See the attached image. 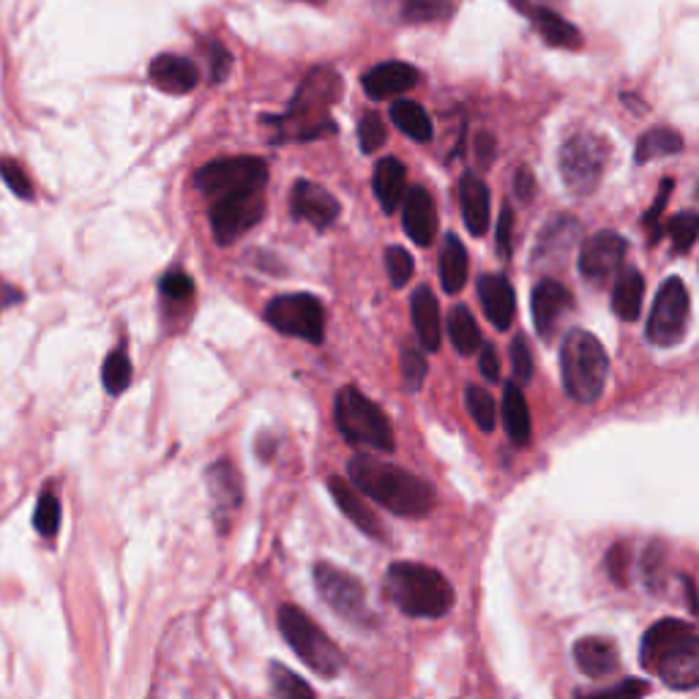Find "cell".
<instances>
[{"mask_svg": "<svg viewBox=\"0 0 699 699\" xmlns=\"http://www.w3.org/2000/svg\"><path fill=\"white\" fill-rule=\"evenodd\" d=\"M33 525L44 538L58 536V527H61V500L55 492H41L39 506H36V514H33Z\"/></svg>", "mask_w": 699, "mask_h": 699, "instance_id": "40", "label": "cell"}, {"mask_svg": "<svg viewBox=\"0 0 699 699\" xmlns=\"http://www.w3.org/2000/svg\"><path fill=\"white\" fill-rule=\"evenodd\" d=\"M290 208H293L295 219L312 224L317 230H323L328 224H334L339 219V200L328 192L325 186L312 181H295L293 194H290Z\"/></svg>", "mask_w": 699, "mask_h": 699, "instance_id": "15", "label": "cell"}, {"mask_svg": "<svg viewBox=\"0 0 699 699\" xmlns=\"http://www.w3.org/2000/svg\"><path fill=\"white\" fill-rule=\"evenodd\" d=\"M22 295H20V290H14L11 284H6V282H0V309H6V306H11V304H17L20 301Z\"/></svg>", "mask_w": 699, "mask_h": 699, "instance_id": "54", "label": "cell"}, {"mask_svg": "<svg viewBox=\"0 0 699 699\" xmlns=\"http://www.w3.org/2000/svg\"><path fill=\"white\" fill-rule=\"evenodd\" d=\"M312 577H315L320 598L334 609L339 618H345L353 626H372L375 623V615L366 604L364 585L350 571L331 566V563H317Z\"/></svg>", "mask_w": 699, "mask_h": 699, "instance_id": "11", "label": "cell"}, {"mask_svg": "<svg viewBox=\"0 0 699 699\" xmlns=\"http://www.w3.org/2000/svg\"><path fill=\"white\" fill-rule=\"evenodd\" d=\"M478 301L484 306V315L489 317V323L495 325L497 331H506L514 312H517V298H514V287L506 276L500 274H484L478 279Z\"/></svg>", "mask_w": 699, "mask_h": 699, "instance_id": "22", "label": "cell"}, {"mask_svg": "<svg viewBox=\"0 0 699 699\" xmlns=\"http://www.w3.org/2000/svg\"><path fill=\"white\" fill-rule=\"evenodd\" d=\"M211 63H213V69H211V77L216 82L219 80H224V74H227V69L233 66V58L227 55V50H222V47H216V44H211Z\"/></svg>", "mask_w": 699, "mask_h": 699, "instance_id": "51", "label": "cell"}, {"mask_svg": "<svg viewBox=\"0 0 699 699\" xmlns=\"http://www.w3.org/2000/svg\"><path fill=\"white\" fill-rule=\"evenodd\" d=\"M626 252H629V244L615 230H601V233L590 235L579 249V274L585 276V282L601 287L623 271Z\"/></svg>", "mask_w": 699, "mask_h": 699, "instance_id": "14", "label": "cell"}, {"mask_svg": "<svg viewBox=\"0 0 699 699\" xmlns=\"http://www.w3.org/2000/svg\"><path fill=\"white\" fill-rule=\"evenodd\" d=\"M519 9V14H525L527 20L536 25V31L541 33V39L552 44V47H563V50H577L582 47V36L568 20H563L558 11L547 9V6H536L530 0H511Z\"/></svg>", "mask_w": 699, "mask_h": 699, "instance_id": "20", "label": "cell"}, {"mask_svg": "<svg viewBox=\"0 0 699 699\" xmlns=\"http://www.w3.org/2000/svg\"><path fill=\"white\" fill-rule=\"evenodd\" d=\"M511 369H514V380L517 383H530V377H533V353H530V345L525 342V336H517L511 342Z\"/></svg>", "mask_w": 699, "mask_h": 699, "instance_id": "47", "label": "cell"}, {"mask_svg": "<svg viewBox=\"0 0 699 699\" xmlns=\"http://www.w3.org/2000/svg\"><path fill=\"white\" fill-rule=\"evenodd\" d=\"M265 323L279 334L304 339L309 345H320L325 339V309L315 295L290 293L279 295L265 306Z\"/></svg>", "mask_w": 699, "mask_h": 699, "instance_id": "10", "label": "cell"}, {"mask_svg": "<svg viewBox=\"0 0 699 699\" xmlns=\"http://www.w3.org/2000/svg\"><path fill=\"white\" fill-rule=\"evenodd\" d=\"M279 631H282L284 642L301 656L306 667L315 669L317 675L336 678L345 667V656H342L339 645L306 615L304 609L284 604L279 609Z\"/></svg>", "mask_w": 699, "mask_h": 699, "instance_id": "7", "label": "cell"}, {"mask_svg": "<svg viewBox=\"0 0 699 699\" xmlns=\"http://www.w3.org/2000/svg\"><path fill=\"white\" fill-rule=\"evenodd\" d=\"M405 208H402V224L410 241L418 246H429L437 235V208L432 194L424 186H410L405 194Z\"/></svg>", "mask_w": 699, "mask_h": 699, "instance_id": "17", "label": "cell"}, {"mask_svg": "<svg viewBox=\"0 0 699 699\" xmlns=\"http://www.w3.org/2000/svg\"><path fill=\"white\" fill-rule=\"evenodd\" d=\"M691 315V298L686 284L678 276H669L667 282L661 284L653 309L648 317V342L656 347H672L678 345L686 325H689Z\"/></svg>", "mask_w": 699, "mask_h": 699, "instance_id": "12", "label": "cell"}, {"mask_svg": "<svg viewBox=\"0 0 699 699\" xmlns=\"http://www.w3.org/2000/svg\"><path fill=\"white\" fill-rule=\"evenodd\" d=\"M467 249L456 235H446V244L440 252V284L448 295L462 293L467 282Z\"/></svg>", "mask_w": 699, "mask_h": 699, "instance_id": "32", "label": "cell"}, {"mask_svg": "<svg viewBox=\"0 0 699 699\" xmlns=\"http://www.w3.org/2000/svg\"><path fill=\"white\" fill-rule=\"evenodd\" d=\"M416 82L418 71L410 63H380L364 74V91L372 99H391V96H402L410 88H416Z\"/></svg>", "mask_w": 699, "mask_h": 699, "instance_id": "23", "label": "cell"}, {"mask_svg": "<svg viewBox=\"0 0 699 699\" xmlns=\"http://www.w3.org/2000/svg\"><path fill=\"white\" fill-rule=\"evenodd\" d=\"M151 82L164 93H192L200 82V69L194 66V61L183 58V55H173V52H162L151 61Z\"/></svg>", "mask_w": 699, "mask_h": 699, "instance_id": "21", "label": "cell"}, {"mask_svg": "<svg viewBox=\"0 0 699 699\" xmlns=\"http://www.w3.org/2000/svg\"><path fill=\"white\" fill-rule=\"evenodd\" d=\"M0 178L20 200H33V183L14 159H0Z\"/></svg>", "mask_w": 699, "mask_h": 699, "instance_id": "45", "label": "cell"}, {"mask_svg": "<svg viewBox=\"0 0 699 699\" xmlns=\"http://www.w3.org/2000/svg\"><path fill=\"white\" fill-rule=\"evenodd\" d=\"M579 222L560 216L555 222H549L544 227V233L538 238L536 246V265H558L563 263L566 252H571V246L577 241Z\"/></svg>", "mask_w": 699, "mask_h": 699, "instance_id": "28", "label": "cell"}, {"mask_svg": "<svg viewBox=\"0 0 699 699\" xmlns=\"http://www.w3.org/2000/svg\"><path fill=\"white\" fill-rule=\"evenodd\" d=\"M208 489H211L213 503L219 511H230V508L241 506V497H244V487H241V476L227 459H219L216 465L208 467Z\"/></svg>", "mask_w": 699, "mask_h": 699, "instance_id": "31", "label": "cell"}, {"mask_svg": "<svg viewBox=\"0 0 699 699\" xmlns=\"http://www.w3.org/2000/svg\"><path fill=\"white\" fill-rule=\"evenodd\" d=\"M497 249H500V257L511 260V252H514V208L511 205H503V213L497 219Z\"/></svg>", "mask_w": 699, "mask_h": 699, "instance_id": "48", "label": "cell"}, {"mask_svg": "<svg viewBox=\"0 0 699 699\" xmlns=\"http://www.w3.org/2000/svg\"><path fill=\"white\" fill-rule=\"evenodd\" d=\"M514 189H517V197L522 203H533L536 197V175L530 167H519L517 175H514Z\"/></svg>", "mask_w": 699, "mask_h": 699, "instance_id": "49", "label": "cell"}, {"mask_svg": "<svg viewBox=\"0 0 699 699\" xmlns=\"http://www.w3.org/2000/svg\"><path fill=\"white\" fill-rule=\"evenodd\" d=\"M102 380L107 394L112 396L123 394L129 388V383H132V361H129V353L123 347L107 355V361L102 366Z\"/></svg>", "mask_w": 699, "mask_h": 699, "instance_id": "36", "label": "cell"}, {"mask_svg": "<svg viewBox=\"0 0 699 699\" xmlns=\"http://www.w3.org/2000/svg\"><path fill=\"white\" fill-rule=\"evenodd\" d=\"M669 194H672V181H669V178H664V181H661L659 200H656V203L650 205V211L645 213V219H642V222H645V224H653V222H656V219H659L661 211H664V205H667Z\"/></svg>", "mask_w": 699, "mask_h": 699, "instance_id": "52", "label": "cell"}, {"mask_svg": "<svg viewBox=\"0 0 699 699\" xmlns=\"http://www.w3.org/2000/svg\"><path fill=\"white\" fill-rule=\"evenodd\" d=\"M159 293H162L167 301H175V304L189 301L194 295L192 276L186 274V271H170V274H164L162 282H159Z\"/></svg>", "mask_w": 699, "mask_h": 699, "instance_id": "44", "label": "cell"}, {"mask_svg": "<svg viewBox=\"0 0 699 699\" xmlns=\"http://www.w3.org/2000/svg\"><path fill=\"white\" fill-rule=\"evenodd\" d=\"M358 140H361V151L375 153L380 151L388 140V129H385L383 118L377 112H366L361 123H358Z\"/></svg>", "mask_w": 699, "mask_h": 699, "instance_id": "43", "label": "cell"}, {"mask_svg": "<svg viewBox=\"0 0 699 699\" xmlns=\"http://www.w3.org/2000/svg\"><path fill=\"white\" fill-rule=\"evenodd\" d=\"M268 181V164L254 156H233V159H216L203 164L194 173L197 192L208 194L213 200L233 197V194L263 192Z\"/></svg>", "mask_w": 699, "mask_h": 699, "instance_id": "9", "label": "cell"}, {"mask_svg": "<svg viewBox=\"0 0 699 699\" xmlns=\"http://www.w3.org/2000/svg\"><path fill=\"white\" fill-rule=\"evenodd\" d=\"M301 3H323V0H301Z\"/></svg>", "mask_w": 699, "mask_h": 699, "instance_id": "55", "label": "cell"}, {"mask_svg": "<svg viewBox=\"0 0 699 699\" xmlns=\"http://www.w3.org/2000/svg\"><path fill=\"white\" fill-rule=\"evenodd\" d=\"M650 691V683L639 678H626L609 686V689H596V691H577V699H642Z\"/></svg>", "mask_w": 699, "mask_h": 699, "instance_id": "41", "label": "cell"}, {"mask_svg": "<svg viewBox=\"0 0 699 699\" xmlns=\"http://www.w3.org/2000/svg\"><path fill=\"white\" fill-rule=\"evenodd\" d=\"M265 200L263 192L252 194H233V197H222L213 200L211 208V230L216 244H233L238 238H244L254 224L263 219Z\"/></svg>", "mask_w": 699, "mask_h": 699, "instance_id": "13", "label": "cell"}, {"mask_svg": "<svg viewBox=\"0 0 699 699\" xmlns=\"http://www.w3.org/2000/svg\"><path fill=\"white\" fill-rule=\"evenodd\" d=\"M410 312H413V328H416L418 342L435 353L440 350V342H443V331H440V304H437V295L429 290V287H418L413 298H410Z\"/></svg>", "mask_w": 699, "mask_h": 699, "instance_id": "25", "label": "cell"}, {"mask_svg": "<svg viewBox=\"0 0 699 699\" xmlns=\"http://www.w3.org/2000/svg\"><path fill=\"white\" fill-rule=\"evenodd\" d=\"M683 148V137L669 126H653L637 140V151L634 159L637 164H648L650 159H661V156H672Z\"/></svg>", "mask_w": 699, "mask_h": 699, "instance_id": "34", "label": "cell"}, {"mask_svg": "<svg viewBox=\"0 0 699 699\" xmlns=\"http://www.w3.org/2000/svg\"><path fill=\"white\" fill-rule=\"evenodd\" d=\"M448 336L454 342L456 353L473 355L481 347V328L467 306H454L448 312Z\"/></svg>", "mask_w": 699, "mask_h": 699, "instance_id": "35", "label": "cell"}, {"mask_svg": "<svg viewBox=\"0 0 699 699\" xmlns=\"http://www.w3.org/2000/svg\"><path fill=\"white\" fill-rule=\"evenodd\" d=\"M571 293L558 279H544L533 290V323L541 339H552L558 334L563 315L571 309Z\"/></svg>", "mask_w": 699, "mask_h": 699, "instance_id": "16", "label": "cell"}, {"mask_svg": "<svg viewBox=\"0 0 699 699\" xmlns=\"http://www.w3.org/2000/svg\"><path fill=\"white\" fill-rule=\"evenodd\" d=\"M347 476L361 495L372 497L396 517L418 519L435 508L437 497L429 481L375 456H353L347 465Z\"/></svg>", "mask_w": 699, "mask_h": 699, "instance_id": "1", "label": "cell"}, {"mask_svg": "<svg viewBox=\"0 0 699 699\" xmlns=\"http://www.w3.org/2000/svg\"><path fill=\"white\" fill-rule=\"evenodd\" d=\"M574 661L582 675H588L593 680L609 678L620 669V653L618 645L609 637L601 634H590L574 642Z\"/></svg>", "mask_w": 699, "mask_h": 699, "instance_id": "19", "label": "cell"}, {"mask_svg": "<svg viewBox=\"0 0 699 699\" xmlns=\"http://www.w3.org/2000/svg\"><path fill=\"white\" fill-rule=\"evenodd\" d=\"M478 369H481V375L487 377L489 383H497V380H500V361H497L495 347L481 345V355H478Z\"/></svg>", "mask_w": 699, "mask_h": 699, "instance_id": "50", "label": "cell"}, {"mask_svg": "<svg viewBox=\"0 0 699 699\" xmlns=\"http://www.w3.org/2000/svg\"><path fill=\"white\" fill-rule=\"evenodd\" d=\"M459 203L462 219L473 235H484L489 230V189L478 175L465 173L459 181Z\"/></svg>", "mask_w": 699, "mask_h": 699, "instance_id": "26", "label": "cell"}, {"mask_svg": "<svg viewBox=\"0 0 699 699\" xmlns=\"http://www.w3.org/2000/svg\"><path fill=\"white\" fill-rule=\"evenodd\" d=\"M667 233L672 238V249L686 254L699 238V213H680L675 219H669Z\"/></svg>", "mask_w": 699, "mask_h": 699, "instance_id": "39", "label": "cell"}, {"mask_svg": "<svg viewBox=\"0 0 699 699\" xmlns=\"http://www.w3.org/2000/svg\"><path fill=\"white\" fill-rule=\"evenodd\" d=\"M402 380H405L407 391H418L426 380V358L421 350L407 347L402 350Z\"/></svg>", "mask_w": 699, "mask_h": 699, "instance_id": "46", "label": "cell"}, {"mask_svg": "<svg viewBox=\"0 0 699 699\" xmlns=\"http://www.w3.org/2000/svg\"><path fill=\"white\" fill-rule=\"evenodd\" d=\"M372 186H375V197L380 208L385 213H394L407 194V170L405 164L394 159V156H385L383 162H377L375 178H372Z\"/></svg>", "mask_w": 699, "mask_h": 699, "instance_id": "27", "label": "cell"}, {"mask_svg": "<svg viewBox=\"0 0 699 699\" xmlns=\"http://www.w3.org/2000/svg\"><path fill=\"white\" fill-rule=\"evenodd\" d=\"M465 402H467V413L473 416L478 429H481V432H492L497 424V407H495V399L489 396V391H484L481 385H467Z\"/></svg>", "mask_w": 699, "mask_h": 699, "instance_id": "37", "label": "cell"}, {"mask_svg": "<svg viewBox=\"0 0 699 699\" xmlns=\"http://www.w3.org/2000/svg\"><path fill=\"white\" fill-rule=\"evenodd\" d=\"M385 590L407 618H443L454 607V588L437 568L424 563H391Z\"/></svg>", "mask_w": 699, "mask_h": 699, "instance_id": "4", "label": "cell"}, {"mask_svg": "<svg viewBox=\"0 0 699 699\" xmlns=\"http://www.w3.org/2000/svg\"><path fill=\"white\" fill-rule=\"evenodd\" d=\"M560 375L566 394L579 405H593L609 375V358L596 336L582 328L568 331L560 345Z\"/></svg>", "mask_w": 699, "mask_h": 699, "instance_id": "5", "label": "cell"}, {"mask_svg": "<svg viewBox=\"0 0 699 699\" xmlns=\"http://www.w3.org/2000/svg\"><path fill=\"white\" fill-rule=\"evenodd\" d=\"M642 298H645V279L637 268H623L615 276V287H612V309L620 320H637L639 309H642Z\"/></svg>", "mask_w": 699, "mask_h": 699, "instance_id": "30", "label": "cell"}, {"mask_svg": "<svg viewBox=\"0 0 699 699\" xmlns=\"http://www.w3.org/2000/svg\"><path fill=\"white\" fill-rule=\"evenodd\" d=\"M385 271H388V279L394 287H405L410 282V276L416 271V263L410 252H405L402 246H388L385 249Z\"/></svg>", "mask_w": 699, "mask_h": 699, "instance_id": "42", "label": "cell"}, {"mask_svg": "<svg viewBox=\"0 0 699 699\" xmlns=\"http://www.w3.org/2000/svg\"><path fill=\"white\" fill-rule=\"evenodd\" d=\"M334 418L347 443L375 448V451H383V454H391V451H394L396 440L391 421H388V416H385L383 410H380L369 396L361 394L358 388H350V385H347V388H342V391L336 394Z\"/></svg>", "mask_w": 699, "mask_h": 699, "instance_id": "6", "label": "cell"}, {"mask_svg": "<svg viewBox=\"0 0 699 699\" xmlns=\"http://www.w3.org/2000/svg\"><path fill=\"white\" fill-rule=\"evenodd\" d=\"M328 489H331V497H334V503L339 506V511H342V514H345V517L350 519L361 533H366L369 538H377V541H383L385 530L383 525H380V519H377L372 506L366 503L364 495H361L353 484H347L345 478L331 476L328 478Z\"/></svg>", "mask_w": 699, "mask_h": 699, "instance_id": "18", "label": "cell"}, {"mask_svg": "<svg viewBox=\"0 0 699 699\" xmlns=\"http://www.w3.org/2000/svg\"><path fill=\"white\" fill-rule=\"evenodd\" d=\"M503 426L514 446H527L533 437V421H530V407L517 383H506L503 388Z\"/></svg>", "mask_w": 699, "mask_h": 699, "instance_id": "29", "label": "cell"}, {"mask_svg": "<svg viewBox=\"0 0 699 699\" xmlns=\"http://www.w3.org/2000/svg\"><path fill=\"white\" fill-rule=\"evenodd\" d=\"M607 162L609 142L601 134L579 132L560 145V178L566 183L568 192L579 194V197L596 192L598 183L604 178V170H607Z\"/></svg>", "mask_w": 699, "mask_h": 699, "instance_id": "8", "label": "cell"}, {"mask_svg": "<svg viewBox=\"0 0 699 699\" xmlns=\"http://www.w3.org/2000/svg\"><path fill=\"white\" fill-rule=\"evenodd\" d=\"M268 672H271V686H274L279 699H317L312 686L304 678H298L293 669H287L284 664H271Z\"/></svg>", "mask_w": 699, "mask_h": 699, "instance_id": "38", "label": "cell"}, {"mask_svg": "<svg viewBox=\"0 0 699 699\" xmlns=\"http://www.w3.org/2000/svg\"><path fill=\"white\" fill-rule=\"evenodd\" d=\"M383 14L405 25L448 20L454 14V0H377Z\"/></svg>", "mask_w": 699, "mask_h": 699, "instance_id": "24", "label": "cell"}, {"mask_svg": "<svg viewBox=\"0 0 699 699\" xmlns=\"http://www.w3.org/2000/svg\"><path fill=\"white\" fill-rule=\"evenodd\" d=\"M476 153H478V162L484 164V167H489V162H492V156H495V137L489 132H481L476 137Z\"/></svg>", "mask_w": 699, "mask_h": 699, "instance_id": "53", "label": "cell"}, {"mask_svg": "<svg viewBox=\"0 0 699 699\" xmlns=\"http://www.w3.org/2000/svg\"><path fill=\"white\" fill-rule=\"evenodd\" d=\"M642 667L659 675L669 689L689 691L699 686V634L683 620L653 623L642 637Z\"/></svg>", "mask_w": 699, "mask_h": 699, "instance_id": "2", "label": "cell"}, {"mask_svg": "<svg viewBox=\"0 0 699 699\" xmlns=\"http://www.w3.org/2000/svg\"><path fill=\"white\" fill-rule=\"evenodd\" d=\"M391 121H394V126L399 132L407 134L410 140L416 142H429L432 140V134H435L432 121H429L424 107L410 102V99H396V102L391 104Z\"/></svg>", "mask_w": 699, "mask_h": 699, "instance_id": "33", "label": "cell"}, {"mask_svg": "<svg viewBox=\"0 0 699 699\" xmlns=\"http://www.w3.org/2000/svg\"><path fill=\"white\" fill-rule=\"evenodd\" d=\"M339 93H342V77L336 71H312L295 91L290 110L274 118L279 140L309 142L323 134H334L336 126L331 121V107L339 102Z\"/></svg>", "mask_w": 699, "mask_h": 699, "instance_id": "3", "label": "cell"}]
</instances>
